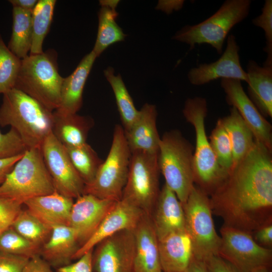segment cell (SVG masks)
Masks as SVG:
<instances>
[{"label": "cell", "instance_id": "4dcf8cb0", "mask_svg": "<svg viewBox=\"0 0 272 272\" xmlns=\"http://www.w3.org/2000/svg\"><path fill=\"white\" fill-rule=\"evenodd\" d=\"M55 0H39L32 12V39L30 54L42 53L43 43L52 20Z\"/></svg>", "mask_w": 272, "mask_h": 272}, {"label": "cell", "instance_id": "e575fe53", "mask_svg": "<svg viewBox=\"0 0 272 272\" xmlns=\"http://www.w3.org/2000/svg\"><path fill=\"white\" fill-rule=\"evenodd\" d=\"M21 60L9 49L0 34V94L15 88Z\"/></svg>", "mask_w": 272, "mask_h": 272}, {"label": "cell", "instance_id": "7bdbcfd3", "mask_svg": "<svg viewBox=\"0 0 272 272\" xmlns=\"http://www.w3.org/2000/svg\"><path fill=\"white\" fill-rule=\"evenodd\" d=\"M251 235L258 244L264 248L271 249L272 222L259 227Z\"/></svg>", "mask_w": 272, "mask_h": 272}, {"label": "cell", "instance_id": "ac0fdd59", "mask_svg": "<svg viewBox=\"0 0 272 272\" xmlns=\"http://www.w3.org/2000/svg\"><path fill=\"white\" fill-rule=\"evenodd\" d=\"M133 231L134 272H163L159 240L150 215L144 213Z\"/></svg>", "mask_w": 272, "mask_h": 272}, {"label": "cell", "instance_id": "5bb4252c", "mask_svg": "<svg viewBox=\"0 0 272 272\" xmlns=\"http://www.w3.org/2000/svg\"><path fill=\"white\" fill-rule=\"evenodd\" d=\"M239 50L235 36L230 34L220 57L216 61L201 63L190 69L187 74L189 81L193 85L200 86L218 79H233L248 84L247 74L240 64Z\"/></svg>", "mask_w": 272, "mask_h": 272}, {"label": "cell", "instance_id": "d590c367", "mask_svg": "<svg viewBox=\"0 0 272 272\" xmlns=\"http://www.w3.org/2000/svg\"><path fill=\"white\" fill-rule=\"evenodd\" d=\"M40 247L28 241L11 227L0 234V251L31 258L40 255Z\"/></svg>", "mask_w": 272, "mask_h": 272}, {"label": "cell", "instance_id": "f546056e", "mask_svg": "<svg viewBox=\"0 0 272 272\" xmlns=\"http://www.w3.org/2000/svg\"><path fill=\"white\" fill-rule=\"evenodd\" d=\"M104 74L114 93L122 126L124 131L128 130L137 119L140 111L136 109L121 75H114L111 66L104 71Z\"/></svg>", "mask_w": 272, "mask_h": 272}, {"label": "cell", "instance_id": "f1b7e54d", "mask_svg": "<svg viewBox=\"0 0 272 272\" xmlns=\"http://www.w3.org/2000/svg\"><path fill=\"white\" fill-rule=\"evenodd\" d=\"M13 25L9 49L17 57L23 59L28 55L32 39V13L13 7Z\"/></svg>", "mask_w": 272, "mask_h": 272}, {"label": "cell", "instance_id": "9c48e42d", "mask_svg": "<svg viewBox=\"0 0 272 272\" xmlns=\"http://www.w3.org/2000/svg\"><path fill=\"white\" fill-rule=\"evenodd\" d=\"M182 206L185 228L192 242L194 257L203 261L218 255L221 237L215 227L209 196L194 184Z\"/></svg>", "mask_w": 272, "mask_h": 272}, {"label": "cell", "instance_id": "ba28073f", "mask_svg": "<svg viewBox=\"0 0 272 272\" xmlns=\"http://www.w3.org/2000/svg\"><path fill=\"white\" fill-rule=\"evenodd\" d=\"M131 157L122 126L116 124L108 154L94 179L85 185L83 194L102 199H121L125 185Z\"/></svg>", "mask_w": 272, "mask_h": 272}, {"label": "cell", "instance_id": "681fc988", "mask_svg": "<svg viewBox=\"0 0 272 272\" xmlns=\"http://www.w3.org/2000/svg\"><path fill=\"white\" fill-rule=\"evenodd\" d=\"M270 266H262L254 269L251 272H271Z\"/></svg>", "mask_w": 272, "mask_h": 272}, {"label": "cell", "instance_id": "7dc6e473", "mask_svg": "<svg viewBox=\"0 0 272 272\" xmlns=\"http://www.w3.org/2000/svg\"><path fill=\"white\" fill-rule=\"evenodd\" d=\"M37 0H10L9 3L13 7H17L22 10L32 12L38 3Z\"/></svg>", "mask_w": 272, "mask_h": 272}, {"label": "cell", "instance_id": "7c38bea8", "mask_svg": "<svg viewBox=\"0 0 272 272\" xmlns=\"http://www.w3.org/2000/svg\"><path fill=\"white\" fill-rule=\"evenodd\" d=\"M41 151L55 190L73 199L83 194L85 183L72 164L64 147L52 132L43 141Z\"/></svg>", "mask_w": 272, "mask_h": 272}, {"label": "cell", "instance_id": "60d3db41", "mask_svg": "<svg viewBox=\"0 0 272 272\" xmlns=\"http://www.w3.org/2000/svg\"><path fill=\"white\" fill-rule=\"evenodd\" d=\"M93 249L83 254L76 262L57 268V272H93L92 261Z\"/></svg>", "mask_w": 272, "mask_h": 272}, {"label": "cell", "instance_id": "cb8c5ba5", "mask_svg": "<svg viewBox=\"0 0 272 272\" xmlns=\"http://www.w3.org/2000/svg\"><path fill=\"white\" fill-rule=\"evenodd\" d=\"M159 251L163 272H184L194 256L192 242L185 230L159 240Z\"/></svg>", "mask_w": 272, "mask_h": 272}, {"label": "cell", "instance_id": "44dd1931", "mask_svg": "<svg viewBox=\"0 0 272 272\" xmlns=\"http://www.w3.org/2000/svg\"><path fill=\"white\" fill-rule=\"evenodd\" d=\"M74 199L56 191L30 198L24 204L27 210L48 228L69 226Z\"/></svg>", "mask_w": 272, "mask_h": 272}, {"label": "cell", "instance_id": "ab89813d", "mask_svg": "<svg viewBox=\"0 0 272 272\" xmlns=\"http://www.w3.org/2000/svg\"><path fill=\"white\" fill-rule=\"evenodd\" d=\"M29 258L0 251V272H22Z\"/></svg>", "mask_w": 272, "mask_h": 272}, {"label": "cell", "instance_id": "f35d334b", "mask_svg": "<svg viewBox=\"0 0 272 272\" xmlns=\"http://www.w3.org/2000/svg\"><path fill=\"white\" fill-rule=\"evenodd\" d=\"M22 205L12 199L0 197V234L11 227Z\"/></svg>", "mask_w": 272, "mask_h": 272}, {"label": "cell", "instance_id": "603a6c76", "mask_svg": "<svg viewBox=\"0 0 272 272\" xmlns=\"http://www.w3.org/2000/svg\"><path fill=\"white\" fill-rule=\"evenodd\" d=\"M80 248L75 231L69 226L53 227L39 254L51 267L57 268L71 263Z\"/></svg>", "mask_w": 272, "mask_h": 272}, {"label": "cell", "instance_id": "4fadbf2b", "mask_svg": "<svg viewBox=\"0 0 272 272\" xmlns=\"http://www.w3.org/2000/svg\"><path fill=\"white\" fill-rule=\"evenodd\" d=\"M92 254L94 272H134L133 230L120 231L95 246Z\"/></svg>", "mask_w": 272, "mask_h": 272}, {"label": "cell", "instance_id": "b9f144b4", "mask_svg": "<svg viewBox=\"0 0 272 272\" xmlns=\"http://www.w3.org/2000/svg\"><path fill=\"white\" fill-rule=\"evenodd\" d=\"M208 272H239L232 265L219 255H213L203 261Z\"/></svg>", "mask_w": 272, "mask_h": 272}, {"label": "cell", "instance_id": "8992f818", "mask_svg": "<svg viewBox=\"0 0 272 272\" xmlns=\"http://www.w3.org/2000/svg\"><path fill=\"white\" fill-rule=\"evenodd\" d=\"M251 4L250 0H227L210 17L197 24L183 27L173 39L189 45L190 50L196 44H208L221 54L229 32L247 18Z\"/></svg>", "mask_w": 272, "mask_h": 272}, {"label": "cell", "instance_id": "74e56055", "mask_svg": "<svg viewBox=\"0 0 272 272\" xmlns=\"http://www.w3.org/2000/svg\"><path fill=\"white\" fill-rule=\"evenodd\" d=\"M28 150L15 129L11 128L6 133L0 130V160L24 155Z\"/></svg>", "mask_w": 272, "mask_h": 272}, {"label": "cell", "instance_id": "3957f363", "mask_svg": "<svg viewBox=\"0 0 272 272\" xmlns=\"http://www.w3.org/2000/svg\"><path fill=\"white\" fill-rule=\"evenodd\" d=\"M57 58L53 49L29 54L21 60L15 86L52 112L59 107L63 79L58 72Z\"/></svg>", "mask_w": 272, "mask_h": 272}, {"label": "cell", "instance_id": "d6986e66", "mask_svg": "<svg viewBox=\"0 0 272 272\" xmlns=\"http://www.w3.org/2000/svg\"><path fill=\"white\" fill-rule=\"evenodd\" d=\"M150 216L159 240L173 233L185 230L183 206L165 184L160 189Z\"/></svg>", "mask_w": 272, "mask_h": 272}, {"label": "cell", "instance_id": "e0dca14e", "mask_svg": "<svg viewBox=\"0 0 272 272\" xmlns=\"http://www.w3.org/2000/svg\"><path fill=\"white\" fill-rule=\"evenodd\" d=\"M145 213L121 199L105 216L92 236L79 248L74 259H78L103 240L125 230H133Z\"/></svg>", "mask_w": 272, "mask_h": 272}, {"label": "cell", "instance_id": "ee69618b", "mask_svg": "<svg viewBox=\"0 0 272 272\" xmlns=\"http://www.w3.org/2000/svg\"><path fill=\"white\" fill-rule=\"evenodd\" d=\"M22 272H53L50 264L40 255L29 259Z\"/></svg>", "mask_w": 272, "mask_h": 272}, {"label": "cell", "instance_id": "83f0119b", "mask_svg": "<svg viewBox=\"0 0 272 272\" xmlns=\"http://www.w3.org/2000/svg\"><path fill=\"white\" fill-rule=\"evenodd\" d=\"M221 119L231 142L234 165L250 150L254 144L255 138L251 130L234 107L230 108L227 116Z\"/></svg>", "mask_w": 272, "mask_h": 272}, {"label": "cell", "instance_id": "9a60e30c", "mask_svg": "<svg viewBox=\"0 0 272 272\" xmlns=\"http://www.w3.org/2000/svg\"><path fill=\"white\" fill-rule=\"evenodd\" d=\"M221 86L228 105L234 107L251 130L256 140L272 151V126L245 93L241 81L222 79Z\"/></svg>", "mask_w": 272, "mask_h": 272}, {"label": "cell", "instance_id": "d4e9b609", "mask_svg": "<svg viewBox=\"0 0 272 272\" xmlns=\"http://www.w3.org/2000/svg\"><path fill=\"white\" fill-rule=\"evenodd\" d=\"M248 77V97L263 116L272 117V66H261L250 60L246 71Z\"/></svg>", "mask_w": 272, "mask_h": 272}, {"label": "cell", "instance_id": "d6a6232c", "mask_svg": "<svg viewBox=\"0 0 272 272\" xmlns=\"http://www.w3.org/2000/svg\"><path fill=\"white\" fill-rule=\"evenodd\" d=\"M11 227L25 239L40 247L48 240L51 232V229L27 209L20 211Z\"/></svg>", "mask_w": 272, "mask_h": 272}, {"label": "cell", "instance_id": "f6af8a7d", "mask_svg": "<svg viewBox=\"0 0 272 272\" xmlns=\"http://www.w3.org/2000/svg\"><path fill=\"white\" fill-rule=\"evenodd\" d=\"M23 155L13 158L0 160V185L4 181L7 174Z\"/></svg>", "mask_w": 272, "mask_h": 272}, {"label": "cell", "instance_id": "8d00e7d4", "mask_svg": "<svg viewBox=\"0 0 272 272\" xmlns=\"http://www.w3.org/2000/svg\"><path fill=\"white\" fill-rule=\"evenodd\" d=\"M252 23L262 28L265 38V46L263 48L267 56L263 64L272 66V1L265 0L260 15L253 19Z\"/></svg>", "mask_w": 272, "mask_h": 272}, {"label": "cell", "instance_id": "6da1fadb", "mask_svg": "<svg viewBox=\"0 0 272 272\" xmlns=\"http://www.w3.org/2000/svg\"><path fill=\"white\" fill-rule=\"evenodd\" d=\"M213 213L224 225L252 234L272 222V151L255 139L210 195Z\"/></svg>", "mask_w": 272, "mask_h": 272}, {"label": "cell", "instance_id": "bcb514c9", "mask_svg": "<svg viewBox=\"0 0 272 272\" xmlns=\"http://www.w3.org/2000/svg\"><path fill=\"white\" fill-rule=\"evenodd\" d=\"M184 1H161L159 2L158 9L170 14L174 10H178L182 8Z\"/></svg>", "mask_w": 272, "mask_h": 272}, {"label": "cell", "instance_id": "52a82bcc", "mask_svg": "<svg viewBox=\"0 0 272 272\" xmlns=\"http://www.w3.org/2000/svg\"><path fill=\"white\" fill-rule=\"evenodd\" d=\"M54 191L41 149L33 148L28 150L7 174L0 185V197L23 205L30 198Z\"/></svg>", "mask_w": 272, "mask_h": 272}, {"label": "cell", "instance_id": "5b68a950", "mask_svg": "<svg viewBox=\"0 0 272 272\" xmlns=\"http://www.w3.org/2000/svg\"><path fill=\"white\" fill-rule=\"evenodd\" d=\"M193 150L177 129L165 132L159 144L158 162L165 184L183 205L194 185Z\"/></svg>", "mask_w": 272, "mask_h": 272}, {"label": "cell", "instance_id": "ffe728a7", "mask_svg": "<svg viewBox=\"0 0 272 272\" xmlns=\"http://www.w3.org/2000/svg\"><path fill=\"white\" fill-rule=\"evenodd\" d=\"M139 116L124 134L131 153L158 154L161 138L157 127V111L155 105L145 104Z\"/></svg>", "mask_w": 272, "mask_h": 272}, {"label": "cell", "instance_id": "7a4b0ae2", "mask_svg": "<svg viewBox=\"0 0 272 272\" xmlns=\"http://www.w3.org/2000/svg\"><path fill=\"white\" fill-rule=\"evenodd\" d=\"M53 112L22 91L14 88L3 94L0 126H10L30 149H41L51 132Z\"/></svg>", "mask_w": 272, "mask_h": 272}, {"label": "cell", "instance_id": "2e32d148", "mask_svg": "<svg viewBox=\"0 0 272 272\" xmlns=\"http://www.w3.org/2000/svg\"><path fill=\"white\" fill-rule=\"evenodd\" d=\"M69 226L75 232L80 247L92 236L117 201L102 199L90 194L76 198Z\"/></svg>", "mask_w": 272, "mask_h": 272}, {"label": "cell", "instance_id": "484cf974", "mask_svg": "<svg viewBox=\"0 0 272 272\" xmlns=\"http://www.w3.org/2000/svg\"><path fill=\"white\" fill-rule=\"evenodd\" d=\"M94 123L89 116L53 111L51 132L64 147L80 146L87 143L88 133Z\"/></svg>", "mask_w": 272, "mask_h": 272}, {"label": "cell", "instance_id": "1f68e13d", "mask_svg": "<svg viewBox=\"0 0 272 272\" xmlns=\"http://www.w3.org/2000/svg\"><path fill=\"white\" fill-rule=\"evenodd\" d=\"M64 148L72 164L85 184L90 183L103 160L88 143L77 147Z\"/></svg>", "mask_w": 272, "mask_h": 272}, {"label": "cell", "instance_id": "836d02e7", "mask_svg": "<svg viewBox=\"0 0 272 272\" xmlns=\"http://www.w3.org/2000/svg\"><path fill=\"white\" fill-rule=\"evenodd\" d=\"M209 140L219 164L229 173L233 166L232 149L221 118L218 120Z\"/></svg>", "mask_w": 272, "mask_h": 272}, {"label": "cell", "instance_id": "30bf717a", "mask_svg": "<svg viewBox=\"0 0 272 272\" xmlns=\"http://www.w3.org/2000/svg\"><path fill=\"white\" fill-rule=\"evenodd\" d=\"M158 154L131 153L121 198L151 215L160 193Z\"/></svg>", "mask_w": 272, "mask_h": 272}, {"label": "cell", "instance_id": "277c9868", "mask_svg": "<svg viewBox=\"0 0 272 272\" xmlns=\"http://www.w3.org/2000/svg\"><path fill=\"white\" fill-rule=\"evenodd\" d=\"M182 112L186 120L193 126L195 133L194 183L210 196L223 182L228 173L219 164L206 134V99L200 97L187 99Z\"/></svg>", "mask_w": 272, "mask_h": 272}, {"label": "cell", "instance_id": "4316f807", "mask_svg": "<svg viewBox=\"0 0 272 272\" xmlns=\"http://www.w3.org/2000/svg\"><path fill=\"white\" fill-rule=\"evenodd\" d=\"M118 1H100L98 14V28L96 40L92 51L98 57L110 45L122 41L126 36L118 25L116 11Z\"/></svg>", "mask_w": 272, "mask_h": 272}, {"label": "cell", "instance_id": "7402d4cb", "mask_svg": "<svg viewBox=\"0 0 272 272\" xmlns=\"http://www.w3.org/2000/svg\"><path fill=\"white\" fill-rule=\"evenodd\" d=\"M97 57L92 50L82 59L71 75L63 78L60 103L55 112L63 114H75L81 109L84 86Z\"/></svg>", "mask_w": 272, "mask_h": 272}, {"label": "cell", "instance_id": "c3c4849f", "mask_svg": "<svg viewBox=\"0 0 272 272\" xmlns=\"http://www.w3.org/2000/svg\"><path fill=\"white\" fill-rule=\"evenodd\" d=\"M184 272H208L203 261L196 259L194 256L189 266Z\"/></svg>", "mask_w": 272, "mask_h": 272}, {"label": "cell", "instance_id": "8fae6325", "mask_svg": "<svg viewBox=\"0 0 272 272\" xmlns=\"http://www.w3.org/2000/svg\"><path fill=\"white\" fill-rule=\"evenodd\" d=\"M220 234L218 255L239 272H251L258 267L271 266V249L258 244L251 234L224 225Z\"/></svg>", "mask_w": 272, "mask_h": 272}]
</instances>
